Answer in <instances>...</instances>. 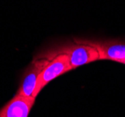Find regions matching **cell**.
<instances>
[{
	"mask_svg": "<svg viewBox=\"0 0 125 117\" xmlns=\"http://www.w3.org/2000/svg\"><path fill=\"white\" fill-rule=\"evenodd\" d=\"M72 69H73L70 65L67 55L64 53H59L55 52L52 57H47V62L42 69L37 81L34 97L36 98L37 95L40 93V91L52 80Z\"/></svg>",
	"mask_w": 125,
	"mask_h": 117,
	"instance_id": "6da1fadb",
	"label": "cell"
},
{
	"mask_svg": "<svg viewBox=\"0 0 125 117\" xmlns=\"http://www.w3.org/2000/svg\"><path fill=\"white\" fill-rule=\"evenodd\" d=\"M55 52L66 54L73 69L99 60L97 50L88 40H76L75 43L62 46Z\"/></svg>",
	"mask_w": 125,
	"mask_h": 117,
	"instance_id": "7a4b0ae2",
	"label": "cell"
},
{
	"mask_svg": "<svg viewBox=\"0 0 125 117\" xmlns=\"http://www.w3.org/2000/svg\"><path fill=\"white\" fill-rule=\"evenodd\" d=\"M97 50L99 60H111L122 64L125 60V42L120 40L92 41L88 40Z\"/></svg>",
	"mask_w": 125,
	"mask_h": 117,
	"instance_id": "3957f363",
	"label": "cell"
},
{
	"mask_svg": "<svg viewBox=\"0 0 125 117\" xmlns=\"http://www.w3.org/2000/svg\"><path fill=\"white\" fill-rule=\"evenodd\" d=\"M46 62H47V57L37 58L34 60L32 65L26 70L17 95L24 96V97H34L37 81Z\"/></svg>",
	"mask_w": 125,
	"mask_h": 117,
	"instance_id": "277c9868",
	"label": "cell"
},
{
	"mask_svg": "<svg viewBox=\"0 0 125 117\" xmlns=\"http://www.w3.org/2000/svg\"><path fill=\"white\" fill-rule=\"evenodd\" d=\"M35 99L16 95L0 110V117H28Z\"/></svg>",
	"mask_w": 125,
	"mask_h": 117,
	"instance_id": "5b68a950",
	"label": "cell"
},
{
	"mask_svg": "<svg viewBox=\"0 0 125 117\" xmlns=\"http://www.w3.org/2000/svg\"><path fill=\"white\" fill-rule=\"evenodd\" d=\"M122 64H123V65H125V60H124V61H123V63H122Z\"/></svg>",
	"mask_w": 125,
	"mask_h": 117,
	"instance_id": "8992f818",
	"label": "cell"
}]
</instances>
